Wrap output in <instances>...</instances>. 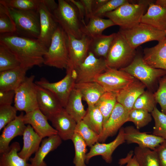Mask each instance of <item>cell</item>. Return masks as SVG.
Here are the masks:
<instances>
[{"label": "cell", "mask_w": 166, "mask_h": 166, "mask_svg": "<svg viewBox=\"0 0 166 166\" xmlns=\"http://www.w3.org/2000/svg\"><path fill=\"white\" fill-rule=\"evenodd\" d=\"M0 42L7 46L16 56L21 66L29 69L41 66L47 48L37 39L26 37L16 33L0 34Z\"/></svg>", "instance_id": "cell-1"}, {"label": "cell", "mask_w": 166, "mask_h": 166, "mask_svg": "<svg viewBox=\"0 0 166 166\" xmlns=\"http://www.w3.org/2000/svg\"><path fill=\"white\" fill-rule=\"evenodd\" d=\"M132 1L106 14L105 16L111 20L115 25L119 26L120 28H129L139 23L146 9L152 1L140 0L133 3Z\"/></svg>", "instance_id": "cell-2"}, {"label": "cell", "mask_w": 166, "mask_h": 166, "mask_svg": "<svg viewBox=\"0 0 166 166\" xmlns=\"http://www.w3.org/2000/svg\"><path fill=\"white\" fill-rule=\"evenodd\" d=\"M58 2L57 8L52 12L56 22L67 34L81 38L83 25L77 9L69 0Z\"/></svg>", "instance_id": "cell-3"}, {"label": "cell", "mask_w": 166, "mask_h": 166, "mask_svg": "<svg viewBox=\"0 0 166 166\" xmlns=\"http://www.w3.org/2000/svg\"><path fill=\"white\" fill-rule=\"evenodd\" d=\"M69 63L67 34L59 25L44 55L43 64L63 69H67Z\"/></svg>", "instance_id": "cell-4"}, {"label": "cell", "mask_w": 166, "mask_h": 166, "mask_svg": "<svg viewBox=\"0 0 166 166\" xmlns=\"http://www.w3.org/2000/svg\"><path fill=\"white\" fill-rule=\"evenodd\" d=\"M6 7L15 25L16 33L22 36L38 39L40 31L38 10H20Z\"/></svg>", "instance_id": "cell-5"}, {"label": "cell", "mask_w": 166, "mask_h": 166, "mask_svg": "<svg viewBox=\"0 0 166 166\" xmlns=\"http://www.w3.org/2000/svg\"><path fill=\"white\" fill-rule=\"evenodd\" d=\"M121 34L116 33L105 61L108 67L120 69L129 65L136 54Z\"/></svg>", "instance_id": "cell-6"}, {"label": "cell", "mask_w": 166, "mask_h": 166, "mask_svg": "<svg viewBox=\"0 0 166 166\" xmlns=\"http://www.w3.org/2000/svg\"><path fill=\"white\" fill-rule=\"evenodd\" d=\"M120 69L140 81L149 89L160 78L166 75V70L152 67L145 62L143 56L137 53L129 65Z\"/></svg>", "instance_id": "cell-7"}, {"label": "cell", "mask_w": 166, "mask_h": 166, "mask_svg": "<svg viewBox=\"0 0 166 166\" xmlns=\"http://www.w3.org/2000/svg\"><path fill=\"white\" fill-rule=\"evenodd\" d=\"M119 32L134 49L148 42L161 41L166 38V31L157 29L141 22L129 28H120Z\"/></svg>", "instance_id": "cell-8"}, {"label": "cell", "mask_w": 166, "mask_h": 166, "mask_svg": "<svg viewBox=\"0 0 166 166\" xmlns=\"http://www.w3.org/2000/svg\"><path fill=\"white\" fill-rule=\"evenodd\" d=\"M34 78V75L26 77L15 90L14 106L18 111H24L26 113L38 108Z\"/></svg>", "instance_id": "cell-9"}, {"label": "cell", "mask_w": 166, "mask_h": 166, "mask_svg": "<svg viewBox=\"0 0 166 166\" xmlns=\"http://www.w3.org/2000/svg\"><path fill=\"white\" fill-rule=\"evenodd\" d=\"M66 75L61 80L50 82L45 78H41L35 83L52 93L58 100L62 106L65 108L70 95L74 88L76 84L74 69L69 68L66 69Z\"/></svg>", "instance_id": "cell-10"}, {"label": "cell", "mask_w": 166, "mask_h": 166, "mask_svg": "<svg viewBox=\"0 0 166 166\" xmlns=\"http://www.w3.org/2000/svg\"><path fill=\"white\" fill-rule=\"evenodd\" d=\"M107 68L105 59L97 57L89 51L84 61L74 69L76 83L93 81Z\"/></svg>", "instance_id": "cell-11"}, {"label": "cell", "mask_w": 166, "mask_h": 166, "mask_svg": "<svg viewBox=\"0 0 166 166\" xmlns=\"http://www.w3.org/2000/svg\"><path fill=\"white\" fill-rule=\"evenodd\" d=\"M135 79L123 70L108 67L103 72L95 78L93 81L100 84L106 92L116 93Z\"/></svg>", "instance_id": "cell-12"}, {"label": "cell", "mask_w": 166, "mask_h": 166, "mask_svg": "<svg viewBox=\"0 0 166 166\" xmlns=\"http://www.w3.org/2000/svg\"><path fill=\"white\" fill-rule=\"evenodd\" d=\"M67 34L69 60L68 68L75 69L87 56L89 51L91 38L84 34L79 39Z\"/></svg>", "instance_id": "cell-13"}, {"label": "cell", "mask_w": 166, "mask_h": 166, "mask_svg": "<svg viewBox=\"0 0 166 166\" xmlns=\"http://www.w3.org/2000/svg\"><path fill=\"white\" fill-rule=\"evenodd\" d=\"M40 22V34L38 39L47 48L50 44L52 37L59 26L52 12L42 0L38 9Z\"/></svg>", "instance_id": "cell-14"}, {"label": "cell", "mask_w": 166, "mask_h": 166, "mask_svg": "<svg viewBox=\"0 0 166 166\" xmlns=\"http://www.w3.org/2000/svg\"><path fill=\"white\" fill-rule=\"evenodd\" d=\"M128 113L121 104L117 102L109 119L103 126L98 142H104L109 137L115 135L127 122Z\"/></svg>", "instance_id": "cell-15"}, {"label": "cell", "mask_w": 166, "mask_h": 166, "mask_svg": "<svg viewBox=\"0 0 166 166\" xmlns=\"http://www.w3.org/2000/svg\"><path fill=\"white\" fill-rule=\"evenodd\" d=\"M48 119L62 140H71L75 133L77 123L64 108L50 116Z\"/></svg>", "instance_id": "cell-16"}, {"label": "cell", "mask_w": 166, "mask_h": 166, "mask_svg": "<svg viewBox=\"0 0 166 166\" xmlns=\"http://www.w3.org/2000/svg\"><path fill=\"white\" fill-rule=\"evenodd\" d=\"M124 129V138L128 144L136 143L138 146L155 150L165 140L153 134L140 132L133 126H127Z\"/></svg>", "instance_id": "cell-17"}, {"label": "cell", "mask_w": 166, "mask_h": 166, "mask_svg": "<svg viewBox=\"0 0 166 166\" xmlns=\"http://www.w3.org/2000/svg\"><path fill=\"white\" fill-rule=\"evenodd\" d=\"M124 138V129L122 127L119 130L116 138L108 143L97 142L90 147L89 152L87 153L86 163H88L92 157L97 156H101L106 162L111 163L112 161V155L116 148L125 142Z\"/></svg>", "instance_id": "cell-18"}, {"label": "cell", "mask_w": 166, "mask_h": 166, "mask_svg": "<svg viewBox=\"0 0 166 166\" xmlns=\"http://www.w3.org/2000/svg\"><path fill=\"white\" fill-rule=\"evenodd\" d=\"M25 124L30 125L42 138L57 134V130L48 122V119L38 108L24 114Z\"/></svg>", "instance_id": "cell-19"}, {"label": "cell", "mask_w": 166, "mask_h": 166, "mask_svg": "<svg viewBox=\"0 0 166 166\" xmlns=\"http://www.w3.org/2000/svg\"><path fill=\"white\" fill-rule=\"evenodd\" d=\"M145 85L135 78L124 88L115 93L117 102L128 112L132 109L138 97L145 90Z\"/></svg>", "instance_id": "cell-20"}, {"label": "cell", "mask_w": 166, "mask_h": 166, "mask_svg": "<svg viewBox=\"0 0 166 166\" xmlns=\"http://www.w3.org/2000/svg\"><path fill=\"white\" fill-rule=\"evenodd\" d=\"M24 115L22 112L4 128L0 136V154L8 150L13 139L18 136H22L26 127L23 120Z\"/></svg>", "instance_id": "cell-21"}, {"label": "cell", "mask_w": 166, "mask_h": 166, "mask_svg": "<svg viewBox=\"0 0 166 166\" xmlns=\"http://www.w3.org/2000/svg\"><path fill=\"white\" fill-rule=\"evenodd\" d=\"M140 22L166 31V6L151 2L149 4L146 12L142 16Z\"/></svg>", "instance_id": "cell-22"}, {"label": "cell", "mask_w": 166, "mask_h": 166, "mask_svg": "<svg viewBox=\"0 0 166 166\" xmlns=\"http://www.w3.org/2000/svg\"><path fill=\"white\" fill-rule=\"evenodd\" d=\"M36 85L38 109L47 118L63 108L58 100L50 91Z\"/></svg>", "instance_id": "cell-23"}, {"label": "cell", "mask_w": 166, "mask_h": 166, "mask_svg": "<svg viewBox=\"0 0 166 166\" xmlns=\"http://www.w3.org/2000/svg\"><path fill=\"white\" fill-rule=\"evenodd\" d=\"M29 69L20 66L0 72V90H15L23 81Z\"/></svg>", "instance_id": "cell-24"}, {"label": "cell", "mask_w": 166, "mask_h": 166, "mask_svg": "<svg viewBox=\"0 0 166 166\" xmlns=\"http://www.w3.org/2000/svg\"><path fill=\"white\" fill-rule=\"evenodd\" d=\"M143 57L152 67L166 70V38L153 47L145 48Z\"/></svg>", "instance_id": "cell-25"}, {"label": "cell", "mask_w": 166, "mask_h": 166, "mask_svg": "<svg viewBox=\"0 0 166 166\" xmlns=\"http://www.w3.org/2000/svg\"><path fill=\"white\" fill-rule=\"evenodd\" d=\"M62 142V139L57 134L45 138L33 157L29 161L31 166H47L44 161L46 156L50 152L56 149Z\"/></svg>", "instance_id": "cell-26"}, {"label": "cell", "mask_w": 166, "mask_h": 166, "mask_svg": "<svg viewBox=\"0 0 166 166\" xmlns=\"http://www.w3.org/2000/svg\"><path fill=\"white\" fill-rule=\"evenodd\" d=\"M22 136L23 146L18 154L19 156L28 161L32 155L38 150L43 138L30 124L26 126Z\"/></svg>", "instance_id": "cell-27"}, {"label": "cell", "mask_w": 166, "mask_h": 166, "mask_svg": "<svg viewBox=\"0 0 166 166\" xmlns=\"http://www.w3.org/2000/svg\"><path fill=\"white\" fill-rule=\"evenodd\" d=\"M74 88L79 91L82 99L88 106L95 105L106 92L100 84L95 81L76 83Z\"/></svg>", "instance_id": "cell-28"}, {"label": "cell", "mask_w": 166, "mask_h": 166, "mask_svg": "<svg viewBox=\"0 0 166 166\" xmlns=\"http://www.w3.org/2000/svg\"><path fill=\"white\" fill-rule=\"evenodd\" d=\"M82 100L81 93L74 88L71 92L64 108L77 123L83 120L86 113L82 103Z\"/></svg>", "instance_id": "cell-29"}, {"label": "cell", "mask_w": 166, "mask_h": 166, "mask_svg": "<svg viewBox=\"0 0 166 166\" xmlns=\"http://www.w3.org/2000/svg\"><path fill=\"white\" fill-rule=\"evenodd\" d=\"M21 149L19 143H13L7 150L0 154V166H31L30 163L18 155Z\"/></svg>", "instance_id": "cell-30"}, {"label": "cell", "mask_w": 166, "mask_h": 166, "mask_svg": "<svg viewBox=\"0 0 166 166\" xmlns=\"http://www.w3.org/2000/svg\"><path fill=\"white\" fill-rule=\"evenodd\" d=\"M115 34L114 33L108 35L102 34L91 38L89 51L97 57L105 59Z\"/></svg>", "instance_id": "cell-31"}, {"label": "cell", "mask_w": 166, "mask_h": 166, "mask_svg": "<svg viewBox=\"0 0 166 166\" xmlns=\"http://www.w3.org/2000/svg\"><path fill=\"white\" fill-rule=\"evenodd\" d=\"M87 24L83 26L84 34L92 38L102 34L104 30L115 25L110 19L93 16L89 19Z\"/></svg>", "instance_id": "cell-32"}, {"label": "cell", "mask_w": 166, "mask_h": 166, "mask_svg": "<svg viewBox=\"0 0 166 166\" xmlns=\"http://www.w3.org/2000/svg\"><path fill=\"white\" fill-rule=\"evenodd\" d=\"M83 121L92 130L99 135L102 131L103 117L99 109L95 105L88 106Z\"/></svg>", "instance_id": "cell-33"}, {"label": "cell", "mask_w": 166, "mask_h": 166, "mask_svg": "<svg viewBox=\"0 0 166 166\" xmlns=\"http://www.w3.org/2000/svg\"><path fill=\"white\" fill-rule=\"evenodd\" d=\"M133 153L139 166H160L154 150L137 146L135 148Z\"/></svg>", "instance_id": "cell-34"}, {"label": "cell", "mask_w": 166, "mask_h": 166, "mask_svg": "<svg viewBox=\"0 0 166 166\" xmlns=\"http://www.w3.org/2000/svg\"><path fill=\"white\" fill-rule=\"evenodd\" d=\"M117 102L115 93L106 92L101 97L95 105L103 115V126L109 119Z\"/></svg>", "instance_id": "cell-35"}, {"label": "cell", "mask_w": 166, "mask_h": 166, "mask_svg": "<svg viewBox=\"0 0 166 166\" xmlns=\"http://www.w3.org/2000/svg\"><path fill=\"white\" fill-rule=\"evenodd\" d=\"M21 66L15 54L6 45L0 42V72Z\"/></svg>", "instance_id": "cell-36"}, {"label": "cell", "mask_w": 166, "mask_h": 166, "mask_svg": "<svg viewBox=\"0 0 166 166\" xmlns=\"http://www.w3.org/2000/svg\"><path fill=\"white\" fill-rule=\"evenodd\" d=\"M74 147L75 156L73 163L75 166H86L85 163L87 146L81 137L74 133L71 139Z\"/></svg>", "instance_id": "cell-37"}, {"label": "cell", "mask_w": 166, "mask_h": 166, "mask_svg": "<svg viewBox=\"0 0 166 166\" xmlns=\"http://www.w3.org/2000/svg\"><path fill=\"white\" fill-rule=\"evenodd\" d=\"M152 119L151 113L140 109H132L128 113L127 122H132L137 129L147 125Z\"/></svg>", "instance_id": "cell-38"}, {"label": "cell", "mask_w": 166, "mask_h": 166, "mask_svg": "<svg viewBox=\"0 0 166 166\" xmlns=\"http://www.w3.org/2000/svg\"><path fill=\"white\" fill-rule=\"evenodd\" d=\"M75 133L79 135L89 147L98 141L99 135L90 128L83 120L77 123Z\"/></svg>", "instance_id": "cell-39"}, {"label": "cell", "mask_w": 166, "mask_h": 166, "mask_svg": "<svg viewBox=\"0 0 166 166\" xmlns=\"http://www.w3.org/2000/svg\"><path fill=\"white\" fill-rule=\"evenodd\" d=\"M157 103L154 93L150 90L145 91L137 99L132 109H142L151 113L156 107Z\"/></svg>", "instance_id": "cell-40"}, {"label": "cell", "mask_w": 166, "mask_h": 166, "mask_svg": "<svg viewBox=\"0 0 166 166\" xmlns=\"http://www.w3.org/2000/svg\"><path fill=\"white\" fill-rule=\"evenodd\" d=\"M151 114L154 121L152 134L166 140V115L155 107Z\"/></svg>", "instance_id": "cell-41"}, {"label": "cell", "mask_w": 166, "mask_h": 166, "mask_svg": "<svg viewBox=\"0 0 166 166\" xmlns=\"http://www.w3.org/2000/svg\"><path fill=\"white\" fill-rule=\"evenodd\" d=\"M42 0H0L6 7L20 10H38Z\"/></svg>", "instance_id": "cell-42"}, {"label": "cell", "mask_w": 166, "mask_h": 166, "mask_svg": "<svg viewBox=\"0 0 166 166\" xmlns=\"http://www.w3.org/2000/svg\"><path fill=\"white\" fill-rule=\"evenodd\" d=\"M15 25L7 8L0 3V34L16 33Z\"/></svg>", "instance_id": "cell-43"}, {"label": "cell", "mask_w": 166, "mask_h": 166, "mask_svg": "<svg viewBox=\"0 0 166 166\" xmlns=\"http://www.w3.org/2000/svg\"><path fill=\"white\" fill-rule=\"evenodd\" d=\"M17 111L11 105H0V131L17 117Z\"/></svg>", "instance_id": "cell-44"}, {"label": "cell", "mask_w": 166, "mask_h": 166, "mask_svg": "<svg viewBox=\"0 0 166 166\" xmlns=\"http://www.w3.org/2000/svg\"><path fill=\"white\" fill-rule=\"evenodd\" d=\"M158 88L154 95L160 107L161 112L166 115V75L160 78Z\"/></svg>", "instance_id": "cell-45"}, {"label": "cell", "mask_w": 166, "mask_h": 166, "mask_svg": "<svg viewBox=\"0 0 166 166\" xmlns=\"http://www.w3.org/2000/svg\"><path fill=\"white\" fill-rule=\"evenodd\" d=\"M131 1L128 0H108L103 5L93 12V16L102 18L105 17L106 14Z\"/></svg>", "instance_id": "cell-46"}, {"label": "cell", "mask_w": 166, "mask_h": 166, "mask_svg": "<svg viewBox=\"0 0 166 166\" xmlns=\"http://www.w3.org/2000/svg\"><path fill=\"white\" fill-rule=\"evenodd\" d=\"M15 94L14 90H0V105H11Z\"/></svg>", "instance_id": "cell-47"}, {"label": "cell", "mask_w": 166, "mask_h": 166, "mask_svg": "<svg viewBox=\"0 0 166 166\" xmlns=\"http://www.w3.org/2000/svg\"><path fill=\"white\" fill-rule=\"evenodd\" d=\"M154 150L157 153L160 166H166V140Z\"/></svg>", "instance_id": "cell-48"}, {"label": "cell", "mask_w": 166, "mask_h": 166, "mask_svg": "<svg viewBox=\"0 0 166 166\" xmlns=\"http://www.w3.org/2000/svg\"><path fill=\"white\" fill-rule=\"evenodd\" d=\"M118 164L120 166H139L134 155L133 151H130L124 158L119 159Z\"/></svg>", "instance_id": "cell-49"}, {"label": "cell", "mask_w": 166, "mask_h": 166, "mask_svg": "<svg viewBox=\"0 0 166 166\" xmlns=\"http://www.w3.org/2000/svg\"><path fill=\"white\" fill-rule=\"evenodd\" d=\"M77 9L83 26L85 24L84 18H85V12L84 6L81 0H69Z\"/></svg>", "instance_id": "cell-50"}, {"label": "cell", "mask_w": 166, "mask_h": 166, "mask_svg": "<svg viewBox=\"0 0 166 166\" xmlns=\"http://www.w3.org/2000/svg\"><path fill=\"white\" fill-rule=\"evenodd\" d=\"M83 4L85 12V18L89 19L93 16L92 4L93 0H81Z\"/></svg>", "instance_id": "cell-51"}, {"label": "cell", "mask_w": 166, "mask_h": 166, "mask_svg": "<svg viewBox=\"0 0 166 166\" xmlns=\"http://www.w3.org/2000/svg\"><path fill=\"white\" fill-rule=\"evenodd\" d=\"M108 1V0H93L92 9L93 12L103 5Z\"/></svg>", "instance_id": "cell-52"}, {"label": "cell", "mask_w": 166, "mask_h": 166, "mask_svg": "<svg viewBox=\"0 0 166 166\" xmlns=\"http://www.w3.org/2000/svg\"><path fill=\"white\" fill-rule=\"evenodd\" d=\"M44 2L52 12L58 6V3H56L54 0H44Z\"/></svg>", "instance_id": "cell-53"}, {"label": "cell", "mask_w": 166, "mask_h": 166, "mask_svg": "<svg viewBox=\"0 0 166 166\" xmlns=\"http://www.w3.org/2000/svg\"><path fill=\"white\" fill-rule=\"evenodd\" d=\"M155 3L160 5L166 6V0H157Z\"/></svg>", "instance_id": "cell-54"}]
</instances>
